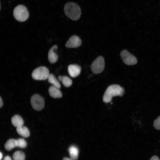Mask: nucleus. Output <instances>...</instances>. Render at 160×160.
<instances>
[{
    "instance_id": "6e6552de",
    "label": "nucleus",
    "mask_w": 160,
    "mask_h": 160,
    "mask_svg": "<svg viewBox=\"0 0 160 160\" xmlns=\"http://www.w3.org/2000/svg\"><path fill=\"white\" fill-rule=\"evenodd\" d=\"M81 44V41L77 36L74 35L71 36L65 44L67 48H76L80 46Z\"/></svg>"
},
{
    "instance_id": "0eeeda50",
    "label": "nucleus",
    "mask_w": 160,
    "mask_h": 160,
    "mask_svg": "<svg viewBox=\"0 0 160 160\" xmlns=\"http://www.w3.org/2000/svg\"><path fill=\"white\" fill-rule=\"evenodd\" d=\"M120 55L124 63L127 65H134L137 63L136 57L125 49L122 50Z\"/></svg>"
},
{
    "instance_id": "aec40b11",
    "label": "nucleus",
    "mask_w": 160,
    "mask_h": 160,
    "mask_svg": "<svg viewBox=\"0 0 160 160\" xmlns=\"http://www.w3.org/2000/svg\"><path fill=\"white\" fill-rule=\"evenodd\" d=\"M153 126L156 129L160 130V116L154 121Z\"/></svg>"
},
{
    "instance_id": "6ab92c4d",
    "label": "nucleus",
    "mask_w": 160,
    "mask_h": 160,
    "mask_svg": "<svg viewBox=\"0 0 160 160\" xmlns=\"http://www.w3.org/2000/svg\"><path fill=\"white\" fill-rule=\"evenodd\" d=\"M17 147L20 148H24L27 145L26 141L23 138H20L17 140Z\"/></svg>"
},
{
    "instance_id": "1a4fd4ad",
    "label": "nucleus",
    "mask_w": 160,
    "mask_h": 160,
    "mask_svg": "<svg viewBox=\"0 0 160 160\" xmlns=\"http://www.w3.org/2000/svg\"><path fill=\"white\" fill-rule=\"evenodd\" d=\"M81 70V67L77 65H70L68 67V71L69 75L74 78L78 76Z\"/></svg>"
},
{
    "instance_id": "f257e3e1",
    "label": "nucleus",
    "mask_w": 160,
    "mask_h": 160,
    "mask_svg": "<svg viewBox=\"0 0 160 160\" xmlns=\"http://www.w3.org/2000/svg\"><path fill=\"white\" fill-rule=\"evenodd\" d=\"M64 11L66 15L73 20H78L81 15V10L79 6L72 2L67 3L64 7Z\"/></svg>"
},
{
    "instance_id": "7ed1b4c3",
    "label": "nucleus",
    "mask_w": 160,
    "mask_h": 160,
    "mask_svg": "<svg viewBox=\"0 0 160 160\" xmlns=\"http://www.w3.org/2000/svg\"><path fill=\"white\" fill-rule=\"evenodd\" d=\"M13 15L15 18L20 22L26 20L29 17V13L26 7L22 5L16 6L13 11Z\"/></svg>"
},
{
    "instance_id": "5701e85b",
    "label": "nucleus",
    "mask_w": 160,
    "mask_h": 160,
    "mask_svg": "<svg viewBox=\"0 0 160 160\" xmlns=\"http://www.w3.org/2000/svg\"><path fill=\"white\" fill-rule=\"evenodd\" d=\"M3 105V101L1 98L0 97V108Z\"/></svg>"
},
{
    "instance_id": "b1692460",
    "label": "nucleus",
    "mask_w": 160,
    "mask_h": 160,
    "mask_svg": "<svg viewBox=\"0 0 160 160\" xmlns=\"http://www.w3.org/2000/svg\"><path fill=\"white\" fill-rule=\"evenodd\" d=\"M63 160H73L71 158L65 157L63 159Z\"/></svg>"
},
{
    "instance_id": "9b49d317",
    "label": "nucleus",
    "mask_w": 160,
    "mask_h": 160,
    "mask_svg": "<svg viewBox=\"0 0 160 160\" xmlns=\"http://www.w3.org/2000/svg\"><path fill=\"white\" fill-rule=\"evenodd\" d=\"M49 92L50 96L54 98H59L62 97V93L59 89L53 86L49 87Z\"/></svg>"
},
{
    "instance_id": "ddd939ff",
    "label": "nucleus",
    "mask_w": 160,
    "mask_h": 160,
    "mask_svg": "<svg viewBox=\"0 0 160 160\" xmlns=\"http://www.w3.org/2000/svg\"><path fill=\"white\" fill-rule=\"evenodd\" d=\"M68 151L71 159L73 160L77 159L79 155V150L74 145L71 146L69 147Z\"/></svg>"
},
{
    "instance_id": "423d86ee",
    "label": "nucleus",
    "mask_w": 160,
    "mask_h": 160,
    "mask_svg": "<svg viewBox=\"0 0 160 160\" xmlns=\"http://www.w3.org/2000/svg\"><path fill=\"white\" fill-rule=\"evenodd\" d=\"M31 102L33 108L36 111H41L44 108V100L43 98L39 95L36 94L33 95L31 98Z\"/></svg>"
},
{
    "instance_id": "412c9836",
    "label": "nucleus",
    "mask_w": 160,
    "mask_h": 160,
    "mask_svg": "<svg viewBox=\"0 0 160 160\" xmlns=\"http://www.w3.org/2000/svg\"><path fill=\"white\" fill-rule=\"evenodd\" d=\"M150 160H160L159 158L156 156H153Z\"/></svg>"
},
{
    "instance_id": "f3484780",
    "label": "nucleus",
    "mask_w": 160,
    "mask_h": 160,
    "mask_svg": "<svg viewBox=\"0 0 160 160\" xmlns=\"http://www.w3.org/2000/svg\"><path fill=\"white\" fill-rule=\"evenodd\" d=\"M16 147H17L16 140L14 139L9 140L4 145L5 149L8 151H10Z\"/></svg>"
},
{
    "instance_id": "a211bd4d",
    "label": "nucleus",
    "mask_w": 160,
    "mask_h": 160,
    "mask_svg": "<svg viewBox=\"0 0 160 160\" xmlns=\"http://www.w3.org/2000/svg\"><path fill=\"white\" fill-rule=\"evenodd\" d=\"M12 157L14 160H25V156L23 152L17 151L14 153Z\"/></svg>"
},
{
    "instance_id": "f8f14e48",
    "label": "nucleus",
    "mask_w": 160,
    "mask_h": 160,
    "mask_svg": "<svg viewBox=\"0 0 160 160\" xmlns=\"http://www.w3.org/2000/svg\"><path fill=\"white\" fill-rule=\"evenodd\" d=\"M11 122L12 125L17 128L23 126L24 123L22 118L17 115L14 116L12 118Z\"/></svg>"
},
{
    "instance_id": "f03ea898",
    "label": "nucleus",
    "mask_w": 160,
    "mask_h": 160,
    "mask_svg": "<svg viewBox=\"0 0 160 160\" xmlns=\"http://www.w3.org/2000/svg\"><path fill=\"white\" fill-rule=\"evenodd\" d=\"M124 89L119 85L113 84L109 86L106 89L103 97V101L106 103L110 102L115 96H121L123 95Z\"/></svg>"
},
{
    "instance_id": "39448f33",
    "label": "nucleus",
    "mask_w": 160,
    "mask_h": 160,
    "mask_svg": "<svg viewBox=\"0 0 160 160\" xmlns=\"http://www.w3.org/2000/svg\"><path fill=\"white\" fill-rule=\"evenodd\" d=\"M105 67V61L103 57L99 56L91 64V68L92 72L97 74L101 73Z\"/></svg>"
},
{
    "instance_id": "dca6fc26",
    "label": "nucleus",
    "mask_w": 160,
    "mask_h": 160,
    "mask_svg": "<svg viewBox=\"0 0 160 160\" xmlns=\"http://www.w3.org/2000/svg\"><path fill=\"white\" fill-rule=\"evenodd\" d=\"M58 79L62 82L64 86L66 87H69L72 84V80L68 76H59L58 77Z\"/></svg>"
},
{
    "instance_id": "393cba45",
    "label": "nucleus",
    "mask_w": 160,
    "mask_h": 160,
    "mask_svg": "<svg viewBox=\"0 0 160 160\" xmlns=\"http://www.w3.org/2000/svg\"><path fill=\"white\" fill-rule=\"evenodd\" d=\"M2 157V153L0 152V160L1 159Z\"/></svg>"
},
{
    "instance_id": "20e7f679",
    "label": "nucleus",
    "mask_w": 160,
    "mask_h": 160,
    "mask_svg": "<svg viewBox=\"0 0 160 160\" xmlns=\"http://www.w3.org/2000/svg\"><path fill=\"white\" fill-rule=\"evenodd\" d=\"M49 74L48 69L44 66H41L33 70L32 73L33 79L37 80H45Z\"/></svg>"
},
{
    "instance_id": "4be33fe9",
    "label": "nucleus",
    "mask_w": 160,
    "mask_h": 160,
    "mask_svg": "<svg viewBox=\"0 0 160 160\" xmlns=\"http://www.w3.org/2000/svg\"><path fill=\"white\" fill-rule=\"evenodd\" d=\"M4 160H12L11 158L9 156H7L5 157Z\"/></svg>"
},
{
    "instance_id": "2eb2a0df",
    "label": "nucleus",
    "mask_w": 160,
    "mask_h": 160,
    "mask_svg": "<svg viewBox=\"0 0 160 160\" xmlns=\"http://www.w3.org/2000/svg\"><path fill=\"white\" fill-rule=\"evenodd\" d=\"M48 81L53 86L59 89L61 87L60 84L55 76L52 74H49L48 78Z\"/></svg>"
},
{
    "instance_id": "4468645a",
    "label": "nucleus",
    "mask_w": 160,
    "mask_h": 160,
    "mask_svg": "<svg viewBox=\"0 0 160 160\" xmlns=\"http://www.w3.org/2000/svg\"><path fill=\"white\" fill-rule=\"evenodd\" d=\"M16 131L19 135L23 137H27L30 135V132L28 128L23 125L17 127Z\"/></svg>"
},
{
    "instance_id": "9d476101",
    "label": "nucleus",
    "mask_w": 160,
    "mask_h": 160,
    "mask_svg": "<svg viewBox=\"0 0 160 160\" xmlns=\"http://www.w3.org/2000/svg\"><path fill=\"white\" fill-rule=\"evenodd\" d=\"M57 46L56 45H55L52 47L48 52V60L51 63H54L57 60L58 56L55 52V51L57 50Z\"/></svg>"
},
{
    "instance_id": "a878e982",
    "label": "nucleus",
    "mask_w": 160,
    "mask_h": 160,
    "mask_svg": "<svg viewBox=\"0 0 160 160\" xmlns=\"http://www.w3.org/2000/svg\"></svg>"
}]
</instances>
